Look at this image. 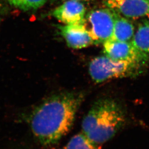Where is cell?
I'll return each instance as SVG.
<instances>
[{
	"mask_svg": "<svg viewBox=\"0 0 149 149\" xmlns=\"http://www.w3.org/2000/svg\"><path fill=\"white\" fill-rule=\"evenodd\" d=\"M113 11L114 15L115 22L112 37L109 40L131 42L135 32L133 24L128 18L121 16L115 11Z\"/></svg>",
	"mask_w": 149,
	"mask_h": 149,
	"instance_id": "obj_9",
	"label": "cell"
},
{
	"mask_svg": "<svg viewBox=\"0 0 149 149\" xmlns=\"http://www.w3.org/2000/svg\"><path fill=\"white\" fill-rule=\"evenodd\" d=\"M84 98L82 93H61L50 96L33 111L30 126L40 144H56L69 132Z\"/></svg>",
	"mask_w": 149,
	"mask_h": 149,
	"instance_id": "obj_1",
	"label": "cell"
},
{
	"mask_svg": "<svg viewBox=\"0 0 149 149\" xmlns=\"http://www.w3.org/2000/svg\"><path fill=\"white\" fill-rule=\"evenodd\" d=\"M105 55L118 61H127L146 64L149 56L139 51L132 42H120L109 40L103 43Z\"/></svg>",
	"mask_w": 149,
	"mask_h": 149,
	"instance_id": "obj_5",
	"label": "cell"
},
{
	"mask_svg": "<svg viewBox=\"0 0 149 149\" xmlns=\"http://www.w3.org/2000/svg\"><path fill=\"white\" fill-rule=\"evenodd\" d=\"M11 5L23 11L36 10L42 7L48 0H5Z\"/></svg>",
	"mask_w": 149,
	"mask_h": 149,
	"instance_id": "obj_12",
	"label": "cell"
},
{
	"mask_svg": "<svg viewBox=\"0 0 149 149\" xmlns=\"http://www.w3.org/2000/svg\"><path fill=\"white\" fill-rule=\"evenodd\" d=\"M146 64L118 61L104 56L92 59L89 64V74L92 79L100 84L108 80L136 76L143 71Z\"/></svg>",
	"mask_w": 149,
	"mask_h": 149,
	"instance_id": "obj_3",
	"label": "cell"
},
{
	"mask_svg": "<svg viewBox=\"0 0 149 149\" xmlns=\"http://www.w3.org/2000/svg\"><path fill=\"white\" fill-rule=\"evenodd\" d=\"M8 8L2 2H0V23L3 19L4 17L7 13Z\"/></svg>",
	"mask_w": 149,
	"mask_h": 149,
	"instance_id": "obj_13",
	"label": "cell"
},
{
	"mask_svg": "<svg viewBox=\"0 0 149 149\" xmlns=\"http://www.w3.org/2000/svg\"><path fill=\"white\" fill-rule=\"evenodd\" d=\"M106 7L127 18L137 19L148 16L149 0H105Z\"/></svg>",
	"mask_w": 149,
	"mask_h": 149,
	"instance_id": "obj_7",
	"label": "cell"
},
{
	"mask_svg": "<svg viewBox=\"0 0 149 149\" xmlns=\"http://www.w3.org/2000/svg\"><path fill=\"white\" fill-rule=\"evenodd\" d=\"M148 17L149 18V12H148Z\"/></svg>",
	"mask_w": 149,
	"mask_h": 149,
	"instance_id": "obj_15",
	"label": "cell"
},
{
	"mask_svg": "<svg viewBox=\"0 0 149 149\" xmlns=\"http://www.w3.org/2000/svg\"><path fill=\"white\" fill-rule=\"evenodd\" d=\"M114 12L108 8H98L86 16L85 25L95 44L103 43L112 37L114 27Z\"/></svg>",
	"mask_w": 149,
	"mask_h": 149,
	"instance_id": "obj_4",
	"label": "cell"
},
{
	"mask_svg": "<svg viewBox=\"0 0 149 149\" xmlns=\"http://www.w3.org/2000/svg\"><path fill=\"white\" fill-rule=\"evenodd\" d=\"M63 149H100L82 132L73 136Z\"/></svg>",
	"mask_w": 149,
	"mask_h": 149,
	"instance_id": "obj_11",
	"label": "cell"
},
{
	"mask_svg": "<svg viewBox=\"0 0 149 149\" xmlns=\"http://www.w3.org/2000/svg\"><path fill=\"white\" fill-rule=\"evenodd\" d=\"M51 15L65 25L85 24L86 8L82 2L67 0L55 8Z\"/></svg>",
	"mask_w": 149,
	"mask_h": 149,
	"instance_id": "obj_6",
	"label": "cell"
},
{
	"mask_svg": "<svg viewBox=\"0 0 149 149\" xmlns=\"http://www.w3.org/2000/svg\"><path fill=\"white\" fill-rule=\"evenodd\" d=\"M127 122V113L118 102L111 98H103L93 103L84 118L82 132L100 145L115 136Z\"/></svg>",
	"mask_w": 149,
	"mask_h": 149,
	"instance_id": "obj_2",
	"label": "cell"
},
{
	"mask_svg": "<svg viewBox=\"0 0 149 149\" xmlns=\"http://www.w3.org/2000/svg\"><path fill=\"white\" fill-rule=\"evenodd\" d=\"M58 28L70 48L80 49L95 44L85 24H65Z\"/></svg>",
	"mask_w": 149,
	"mask_h": 149,
	"instance_id": "obj_8",
	"label": "cell"
},
{
	"mask_svg": "<svg viewBox=\"0 0 149 149\" xmlns=\"http://www.w3.org/2000/svg\"><path fill=\"white\" fill-rule=\"evenodd\" d=\"M131 42L139 51L149 56V21L145 20L139 24Z\"/></svg>",
	"mask_w": 149,
	"mask_h": 149,
	"instance_id": "obj_10",
	"label": "cell"
},
{
	"mask_svg": "<svg viewBox=\"0 0 149 149\" xmlns=\"http://www.w3.org/2000/svg\"><path fill=\"white\" fill-rule=\"evenodd\" d=\"M65 1H67V0H64ZM74 1H80V2H82V1H90V0H74Z\"/></svg>",
	"mask_w": 149,
	"mask_h": 149,
	"instance_id": "obj_14",
	"label": "cell"
}]
</instances>
